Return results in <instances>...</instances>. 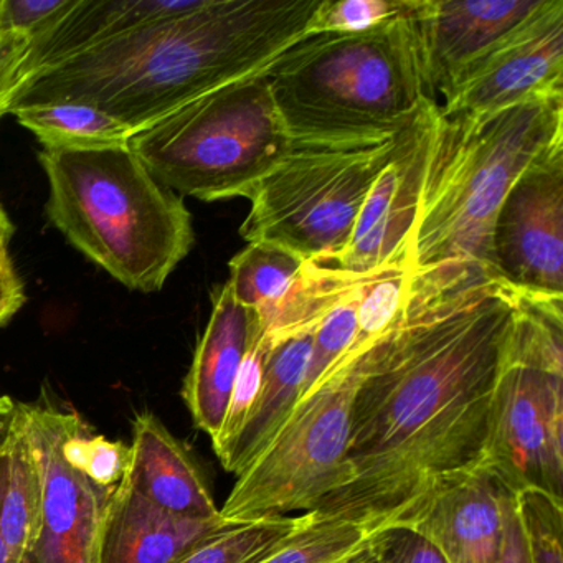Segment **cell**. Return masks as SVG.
<instances>
[{
  "label": "cell",
  "instance_id": "obj_1",
  "mask_svg": "<svg viewBox=\"0 0 563 563\" xmlns=\"http://www.w3.org/2000/svg\"><path fill=\"white\" fill-rule=\"evenodd\" d=\"M517 305L484 266L413 269L400 318L358 361L345 483L311 514L384 532L483 466Z\"/></svg>",
  "mask_w": 563,
  "mask_h": 563
},
{
  "label": "cell",
  "instance_id": "obj_2",
  "mask_svg": "<svg viewBox=\"0 0 563 563\" xmlns=\"http://www.w3.org/2000/svg\"><path fill=\"white\" fill-rule=\"evenodd\" d=\"M321 0H207L179 18L90 48L25 81L11 113L90 104L133 131L230 81L265 71L306 37Z\"/></svg>",
  "mask_w": 563,
  "mask_h": 563
},
{
  "label": "cell",
  "instance_id": "obj_3",
  "mask_svg": "<svg viewBox=\"0 0 563 563\" xmlns=\"http://www.w3.org/2000/svg\"><path fill=\"white\" fill-rule=\"evenodd\" d=\"M413 9L358 34L309 35L266 68L292 143L380 140L418 117L431 98Z\"/></svg>",
  "mask_w": 563,
  "mask_h": 563
},
{
  "label": "cell",
  "instance_id": "obj_4",
  "mask_svg": "<svg viewBox=\"0 0 563 563\" xmlns=\"http://www.w3.org/2000/svg\"><path fill=\"white\" fill-rule=\"evenodd\" d=\"M559 144L563 91L494 113L443 118L438 111L411 233L413 269L448 262L489 269L490 233L504 197Z\"/></svg>",
  "mask_w": 563,
  "mask_h": 563
},
{
  "label": "cell",
  "instance_id": "obj_5",
  "mask_svg": "<svg viewBox=\"0 0 563 563\" xmlns=\"http://www.w3.org/2000/svg\"><path fill=\"white\" fill-rule=\"evenodd\" d=\"M48 219L131 291L156 292L192 250V216L128 146L38 154Z\"/></svg>",
  "mask_w": 563,
  "mask_h": 563
},
{
  "label": "cell",
  "instance_id": "obj_6",
  "mask_svg": "<svg viewBox=\"0 0 563 563\" xmlns=\"http://www.w3.org/2000/svg\"><path fill=\"white\" fill-rule=\"evenodd\" d=\"M128 147L157 183L202 202L250 199L291 146L265 71L230 81L134 131Z\"/></svg>",
  "mask_w": 563,
  "mask_h": 563
},
{
  "label": "cell",
  "instance_id": "obj_7",
  "mask_svg": "<svg viewBox=\"0 0 563 563\" xmlns=\"http://www.w3.org/2000/svg\"><path fill=\"white\" fill-rule=\"evenodd\" d=\"M484 466L510 493L537 489L563 503V298L519 291Z\"/></svg>",
  "mask_w": 563,
  "mask_h": 563
},
{
  "label": "cell",
  "instance_id": "obj_8",
  "mask_svg": "<svg viewBox=\"0 0 563 563\" xmlns=\"http://www.w3.org/2000/svg\"><path fill=\"white\" fill-rule=\"evenodd\" d=\"M400 133L358 143L291 141L288 153L250 196L240 235L246 243L285 246L311 265H328L347 246Z\"/></svg>",
  "mask_w": 563,
  "mask_h": 563
},
{
  "label": "cell",
  "instance_id": "obj_9",
  "mask_svg": "<svg viewBox=\"0 0 563 563\" xmlns=\"http://www.w3.org/2000/svg\"><path fill=\"white\" fill-rule=\"evenodd\" d=\"M361 355L296 405L268 446L236 476L220 516L229 523L308 514L345 483Z\"/></svg>",
  "mask_w": 563,
  "mask_h": 563
},
{
  "label": "cell",
  "instance_id": "obj_10",
  "mask_svg": "<svg viewBox=\"0 0 563 563\" xmlns=\"http://www.w3.org/2000/svg\"><path fill=\"white\" fill-rule=\"evenodd\" d=\"M74 411L22 404L19 417L41 477V526L29 563H100L104 517L117 487L91 479L65 448Z\"/></svg>",
  "mask_w": 563,
  "mask_h": 563
},
{
  "label": "cell",
  "instance_id": "obj_11",
  "mask_svg": "<svg viewBox=\"0 0 563 563\" xmlns=\"http://www.w3.org/2000/svg\"><path fill=\"white\" fill-rule=\"evenodd\" d=\"M489 269L527 295L563 298V144L537 159L504 197Z\"/></svg>",
  "mask_w": 563,
  "mask_h": 563
},
{
  "label": "cell",
  "instance_id": "obj_12",
  "mask_svg": "<svg viewBox=\"0 0 563 563\" xmlns=\"http://www.w3.org/2000/svg\"><path fill=\"white\" fill-rule=\"evenodd\" d=\"M563 91V0H545L522 25L464 68L438 104L443 118L486 114Z\"/></svg>",
  "mask_w": 563,
  "mask_h": 563
},
{
  "label": "cell",
  "instance_id": "obj_13",
  "mask_svg": "<svg viewBox=\"0 0 563 563\" xmlns=\"http://www.w3.org/2000/svg\"><path fill=\"white\" fill-rule=\"evenodd\" d=\"M437 117L438 101L430 100L401 131L394 156L365 199L347 246L331 263L316 268L367 276L410 245Z\"/></svg>",
  "mask_w": 563,
  "mask_h": 563
},
{
  "label": "cell",
  "instance_id": "obj_14",
  "mask_svg": "<svg viewBox=\"0 0 563 563\" xmlns=\"http://www.w3.org/2000/svg\"><path fill=\"white\" fill-rule=\"evenodd\" d=\"M545 0H415L413 24L428 97L437 101L481 55Z\"/></svg>",
  "mask_w": 563,
  "mask_h": 563
},
{
  "label": "cell",
  "instance_id": "obj_15",
  "mask_svg": "<svg viewBox=\"0 0 563 563\" xmlns=\"http://www.w3.org/2000/svg\"><path fill=\"white\" fill-rule=\"evenodd\" d=\"M506 490L483 464L448 481L401 527L433 543L448 563H499Z\"/></svg>",
  "mask_w": 563,
  "mask_h": 563
},
{
  "label": "cell",
  "instance_id": "obj_16",
  "mask_svg": "<svg viewBox=\"0 0 563 563\" xmlns=\"http://www.w3.org/2000/svg\"><path fill=\"white\" fill-rule=\"evenodd\" d=\"M255 322V314L236 301L229 283L213 289L212 314L197 342L183 387V398L194 423L210 440L219 434L225 420Z\"/></svg>",
  "mask_w": 563,
  "mask_h": 563
},
{
  "label": "cell",
  "instance_id": "obj_17",
  "mask_svg": "<svg viewBox=\"0 0 563 563\" xmlns=\"http://www.w3.org/2000/svg\"><path fill=\"white\" fill-rule=\"evenodd\" d=\"M124 481L154 506L189 519H217L220 507L190 451L151 413L133 423Z\"/></svg>",
  "mask_w": 563,
  "mask_h": 563
},
{
  "label": "cell",
  "instance_id": "obj_18",
  "mask_svg": "<svg viewBox=\"0 0 563 563\" xmlns=\"http://www.w3.org/2000/svg\"><path fill=\"white\" fill-rule=\"evenodd\" d=\"M222 519L174 516L134 493L121 481L111 496L100 542V563H174L210 533Z\"/></svg>",
  "mask_w": 563,
  "mask_h": 563
},
{
  "label": "cell",
  "instance_id": "obj_19",
  "mask_svg": "<svg viewBox=\"0 0 563 563\" xmlns=\"http://www.w3.org/2000/svg\"><path fill=\"white\" fill-rule=\"evenodd\" d=\"M207 0H78L57 25L31 44L29 78L70 60L90 48L179 18L202 8Z\"/></svg>",
  "mask_w": 563,
  "mask_h": 563
},
{
  "label": "cell",
  "instance_id": "obj_20",
  "mask_svg": "<svg viewBox=\"0 0 563 563\" xmlns=\"http://www.w3.org/2000/svg\"><path fill=\"white\" fill-rule=\"evenodd\" d=\"M312 331L296 332L272 341L262 388L239 437L220 463L239 476L268 446L301 398Z\"/></svg>",
  "mask_w": 563,
  "mask_h": 563
},
{
  "label": "cell",
  "instance_id": "obj_21",
  "mask_svg": "<svg viewBox=\"0 0 563 563\" xmlns=\"http://www.w3.org/2000/svg\"><path fill=\"white\" fill-rule=\"evenodd\" d=\"M41 477L29 450L21 417L5 441V470L0 487V532L18 563H29L41 526Z\"/></svg>",
  "mask_w": 563,
  "mask_h": 563
},
{
  "label": "cell",
  "instance_id": "obj_22",
  "mask_svg": "<svg viewBox=\"0 0 563 563\" xmlns=\"http://www.w3.org/2000/svg\"><path fill=\"white\" fill-rule=\"evenodd\" d=\"M15 118L52 151H90L126 146L134 133L118 118L74 101L34 104L15 110Z\"/></svg>",
  "mask_w": 563,
  "mask_h": 563
},
{
  "label": "cell",
  "instance_id": "obj_23",
  "mask_svg": "<svg viewBox=\"0 0 563 563\" xmlns=\"http://www.w3.org/2000/svg\"><path fill=\"white\" fill-rule=\"evenodd\" d=\"M308 514L301 529L255 563H354L380 533L361 523Z\"/></svg>",
  "mask_w": 563,
  "mask_h": 563
},
{
  "label": "cell",
  "instance_id": "obj_24",
  "mask_svg": "<svg viewBox=\"0 0 563 563\" xmlns=\"http://www.w3.org/2000/svg\"><path fill=\"white\" fill-rule=\"evenodd\" d=\"M411 273L413 263L408 245L394 260L362 278L358 289L357 339L347 362L364 354L400 318L410 288Z\"/></svg>",
  "mask_w": 563,
  "mask_h": 563
},
{
  "label": "cell",
  "instance_id": "obj_25",
  "mask_svg": "<svg viewBox=\"0 0 563 563\" xmlns=\"http://www.w3.org/2000/svg\"><path fill=\"white\" fill-rule=\"evenodd\" d=\"M308 519L309 514H301L250 523H229L200 540L174 563H255L301 529Z\"/></svg>",
  "mask_w": 563,
  "mask_h": 563
},
{
  "label": "cell",
  "instance_id": "obj_26",
  "mask_svg": "<svg viewBox=\"0 0 563 563\" xmlns=\"http://www.w3.org/2000/svg\"><path fill=\"white\" fill-rule=\"evenodd\" d=\"M362 278L364 276H358L319 318L312 331L311 354L299 401L309 397L329 375L347 362L357 339L358 289Z\"/></svg>",
  "mask_w": 563,
  "mask_h": 563
},
{
  "label": "cell",
  "instance_id": "obj_27",
  "mask_svg": "<svg viewBox=\"0 0 563 563\" xmlns=\"http://www.w3.org/2000/svg\"><path fill=\"white\" fill-rule=\"evenodd\" d=\"M269 351H272V341L256 321L249 349H246L245 357H243L239 375H236L235 387H233L232 397H230L225 420H223L219 434L212 440L213 450H216L217 457L220 461L229 453L233 441L239 437L240 430L245 423L246 417L252 411L256 395L262 388L263 377H265Z\"/></svg>",
  "mask_w": 563,
  "mask_h": 563
},
{
  "label": "cell",
  "instance_id": "obj_28",
  "mask_svg": "<svg viewBox=\"0 0 563 563\" xmlns=\"http://www.w3.org/2000/svg\"><path fill=\"white\" fill-rule=\"evenodd\" d=\"M529 563H563V503L537 489L516 494Z\"/></svg>",
  "mask_w": 563,
  "mask_h": 563
},
{
  "label": "cell",
  "instance_id": "obj_29",
  "mask_svg": "<svg viewBox=\"0 0 563 563\" xmlns=\"http://www.w3.org/2000/svg\"><path fill=\"white\" fill-rule=\"evenodd\" d=\"M413 0H321L309 22V35L358 34L408 14Z\"/></svg>",
  "mask_w": 563,
  "mask_h": 563
},
{
  "label": "cell",
  "instance_id": "obj_30",
  "mask_svg": "<svg viewBox=\"0 0 563 563\" xmlns=\"http://www.w3.org/2000/svg\"><path fill=\"white\" fill-rule=\"evenodd\" d=\"M78 0H0V32L41 37L57 25Z\"/></svg>",
  "mask_w": 563,
  "mask_h": 563
},
{
  "label": "cell",
  "instance_id": "obj_31",
  "mask_svg": "<svg viewBox=\"0 0 563 563\" xmlns=\"http://www.w3.org/2000/svg\"><path fill=\"white\" fill-rule=\"evenodd\" d=\"M32 41L14 32H0V118L11 113L15 95L29 80Z\"/></svg>",
  "mask_w": 563,
  "mask_h": 563
},
{
  "label": "cell",
  "instance_id": "obj_32",
  "mask_svg": "<svg viewBox=\"0 0 563 563\" xmlns=\"http://www.w3.org/2000/svg\"><path fill=\"white\" fill-rule=\"evenodd\" d=\"M375 549L387 563H448L433 543L408 527H390L378 533Z\"/></svg>",
  "mask_w": 563,
  "mask_h": 563
},
{
  "label": "cell",
  "instance_id": "obj_33",
  "mask_svg": "<svg viewBox=\"0 0 563 563\" xmlns=\"http://www.w3.org/2000/svg\"><path fill=\"white\" fill-rule=\"evenodd\" d=\"M8 240L0 239V328L8 324L27 301L24 283L9 255Z\"/></svg>",
  "mask_w": 563,
  "mask_h": 563
},
{
  "label": "cell",
  "instance_id": "obj_34",
  "mask_svg": "<svg viewBox=\"0 0 563 563\" xmlns=\"http://www.w3.org/2000/svg\"><path fill=\"white\" fill-rule=\"evenodd\" d=\"M499 563H529V550L517 512L516 494L509 489L504 496V545Z\"/></svg>",
  "mask_w": 563,
  "mask_h": 563
},
{
  "label": "cell",
  "instance_id": "obj_35",
  "mask_svg": "<svg viewBox=\"0 0 563 563\" xmlns=\"http://www.w3.org/2000/svg\"><path fill=\"white\" fill-rule=\"evenodd\" d=\"M19 401L9 395H0V446L5 443L18 418Z\"/></svg>",
  "mask_w": 563,
  "mask_h": 563
},
{
  "label": "cell",
  "instance_id": "obj_36",
  "mask_svg": "<svg viewBox=\"0 0 563 563\" xmlns=\"http://www.w3.org/2000/svg\"><path fill=\"white\" fill-rule=\"evenodd\" d=\"M12 433V431H11ZM11 437V434H9ZM8 441V440H5ZM5 470V443L0 446V487H2V479H4ZM0 563H18L5 543L2 532H0Z\"/></svg>",
  "mask_w": 563,
  "mask_h": 563
},
{
  "label": "cell",
  "instance_id": "obj_37",
  "mask_svg": "<svg viewBox=\"0 0 563 563\" xmlns=\"http://www.w3.org/2000/svg\"><path fill=\"white\" fill-rule=\"evenodd\" d=\"M14 233V223H12V220L9 219L8 212H5L4 207H2V203H0V239H4L8 240V242H11Z\"/></svg>",
  "mask_w": 563,
  "mask_h": 563
},
{
  "label": "cell",
  "instance_id": "obj_38",
  "mask_svg": "<svg viewBox=\"0 0 563 563\" xmlns=\"http://www.w3.org/2000/svg\"><path fill=\"white\" fill-rule=\"evenodd\" d=\"M354 563H387L384 559H382L380 553L377 552V549H375V542L374 545L371 547V549L367 550V552L362 553L361 556H358L357 560H355Z\"/></svg>",
  "mask_w": 563,
  "mask_h": 563
}]
</instances>
